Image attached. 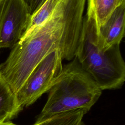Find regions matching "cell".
Here are the masks:
<instances>
[{"label":"cell","mask_w":125,"mask_h":125,"mask_svg":"<svg viewBox=\"0 0 125 125\" xmlns=\"http://www.w3.org/2000/svg\"><path fill=\"white\" fill-rule=\"evenodd\" d=\"M61 0H45L38 9L30 16L25 31L20 40L28 37L42 26L50 18Z\"/></svg>","instance_id":"cell-10"},{"label":"cell","mask_w":125,"mask_h":125,"mask_svg":"<svg viewBox=\"0 0 125 125\" xmlns=\"http://www.w3.org/2000/svg\"><path fill=\"white\" fill-rule=\"evenodd\" d=\"M30 16L26 0H6L0 18V49L12 48L19 42Z\"/></svg>","instance_id":"cell-5"},{"label":"cell","mask_w":125,"mask_h":125,"mask_svg":"<svg viewBox=\"0 0 125 125\" xmlns=\"http://www.w3.org/2000/svg\"><path fill=\"white\" fill-rule=\"evenodd\" d=\"M22 109L16 95L0 76V123L9 121Z\"/></svg>","instance_id":"cell-8"},{"label":"cell","mask_w":125,"mask_h":125,"mask_svg":"<svg viewBox=\"0 0 125 125\" xmlns=\"http://www.w3.org/2000/svg\"><path fill=\"white\" fill-rule=\"evenodd\" d=\"M95 20L85 15L75 57L102 90L119 88L125 81V63L120 44L102 48Z\"/></svg>","instance_id":"cell-2"},{"label":"cell","mask_w":125,"mask_h":125,"mask_svg":"<svg viewBox=\"0 0 125 125\" xmlns=\"http://www.w3.org/2000/svg\"><path fill=\"white\" fill-rule=\"evenodd\" d=\"M0 125H18L15 124H14V123H13L12 122L9 121H7V122H5L0 123Z\"/></svg>","instance_id":"cell-13"},{"label":"cell","mask_w":125,"mask_h":125,"mask_svg":"<svg viewBox=\"0 0 125 125\" xmlns=\"http://www.w3.org/2000/svg\"><path fill=\"white\" fill-rule=\"evenodd\" d=\"M45 0H28V5L31 15L34 13Z\"/></svg>","instance_id":"cell-11"},{"label":"cell","mask_w":125,"mask_h":125,"mask_svg":"<svg viewBox=\"0 0 125 125\" xmlns=\"http://www.w3.org/2000/svg\"><path fill=\"white\" fill-rule=\"evenodd\" d=\"M86 0H62L63 32L61 42L63 59L72 60L75 56L81 34Z\"/></svg>","instance_id":"cell-6"},{"label":"cell","mask_w":125,"mask_h":125,"mask_svg":"<svg viewBox=\"0 0 125 125\" xmlns=\"http://www.w3.org/2000/svg\"><path fill=\"white\" fill-rule=\"evenodd\" d=\"M5 1H6V0H2L1 1H0V18L1 15V13L2 12Z\"/></svg>","instance_id":"cell-12"},{"label":"cell","mask_w":125,"mask_h":125,"mask_svg":"<svg viewBox=\"0 0 125 125\" xmlns=\"http://www.w3.org/2000/svg\"><path fill=\"white\" fill-rule=\"evenodd\" d=\"M1 0H0V1H1Z\"/></svg>","instance_id":"cell-15"},{"label":"cell","mask_w":125,"mask_h":125,"mask_svg":"<svg viewBox=\"0 0 125 125\" xmlns=\"http://www.w3.org/2000/svg\"><path fill=\"white\" fill-rule=\"evenodd\" d=\"M102 91L75 57L63 65L35 123L72 110L82 109L87 112L99 99Z\"/></svg>","instance_id":"cell-3"},{"label":"cell","mask_w":125,"mask_h":125,"mask_svg":"<svg viewBox=\"0 0 125 125\" xmlns=\"http://www.w3.org/2000/svg\"><path fill=\"white\" fill-rule=\"evenodd\" d=\"M61 1L48 20L28 37L20 40L0 65V76L15 94L39 62L61 48L64 26Z\"/></svg>","instance_id":"cell-1"},{"label":"cell","mask_w":125,"mask_h":125,"mask_svg":"<svg viewBox=\"0 0 125 125\" xmlns=\"http://www.w3.org/2000/svg\"><path fill=\"white\" fill-rule=\"evenodd\" d=\"M120 0V2H121L122 1H123V0Z\"/></svg>","instance_id":"cell-14"},{"label":"cell","mask_w":125,"mask_h":125,"mask_svg":"<svg viewBox=\"0 0 125 125\" xmlns=\"http://www.w3.org/2000/svg\"><path fill=\"white\" fill-rule=\"evenodd\" d=\"M87 3L85 15L95 20L99 29L121 2L119 0H87Z\"/></svg>","instance_id":"cell-9"},{"label":"cell","mask_w":125,"mask_h":125,"mask_svg":"<svg viewBox=\"0 0 125 125\" xmlns=\"http://www.w3.org/2000/svg\"><path fill=\"white\" fill-rule=\"evenodd\" d=\"M60 48H57L44 57L34 69L16 93L20 105L23 108L36 102L48 92L60 75L63 65Z\"/></svg>","instance_id":"cell-4"},{"label":"cell","mask_w":125,"mask_h":125,"mask_svg":"<svg viewBox=\"0 0 125 125\" xmlns=\"http://www.w3.org/2000/svg\"><path fill=\"white\" fill-rule=\"evenodd\" d=\"M125 0L114 9L105 22L98 29V40L99 45L107 48L120 44L125 35Z\"/></svg>","instance_id":"cell-7"}]
</instances>
